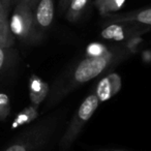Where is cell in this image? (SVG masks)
<instances>
[{
  "label": "cell",
  "mask_w": 151,
  "mask_h": 151,
  "mask_svg": "<svg viewBox=\"0 0 151 151\" xmlns=\"http://www.w3.org/2000/svg\"><path fill=\"white\" fill-rule=\"evenodd\" d=\"M148 29V26L137 23H110V25L101 31V35L106 40L119 42L142 34Z\"/></svg>",
  "instance_id": "cell-5"
},
{
  "label": "cell",
  "mask_w": 151,
  "mask_h": 151,
  "mask_svg": "<svg viewBox=\"0 0 151 151\" xmlns=\"http://www.w3.org/2000/svg\"><path fill=\"white\" fill-rule=\"evenodd\" d=\"M99 104V101L95 95V93L88 95L84 99V101L81 104L80 108L78 109L77 113L73 116V120L69 123L67 129L63 134V137L61 138L60 143H59L61 151H66L71 146L73 142L79 136L85 123L90 119L91 116L96 111Z\"/></svg>",
  "instance_id": "cell-4"
},
{
  "label": "cell",
  "mask_w": 151,
  "mask_h": 151,
  "mask_svg": "<svg viewBox=\"0 0 151 151\" xmlns=\"http://www.w3.org/2000/svg\"><path fill=\"white\" fill-rule=\"evenodd\" d=\"M0 1H1V3H2L7 9H9L12 3H13V0H0Z\"/></svg>",
  "instance_id": "cell-19"
},
{
  "label": "cell",
  "mask_w": 151,
  "mask_h": 151,
  "mask_svg": "<svg viewBox=\"0 0 151 151\" xmlns=\"http://www.w3.org/2000/svg\"><path fill=\"white\" fill-rule=\"evenodd\" d=\"M90 1L91 0H69L67 9L64 13L67 21L75 23L80 20V18L88 7Z\"/></svg>",
  "instance_id": "cell-11"
},
{
  "label": "cell",
  "mask_w": 151,
  "mask_h": 151,
  "mask_svg": "<svg viewBox=\"0 0 151 151\" xmlns=\"http://www.w3.org/2000/svg\"><path fill=\"white\" fill-rule=\"evenodd\" d=\"M56 125V117L45 118L24 130L3 151H40L48 143Z\"/></svg>",
  "instance_id": "cell-2"
},
{
  "label": "cell",
  "mask_w": 151,
  "mask_h": 151,
  "mask_svg": "<svg viewBox=\"0 0 151 151\" xmlns=\"http://www.w3.org/2000/svg\"><path fill=\"white\" fill-rule=\"evenodd\" d=\"M11 113V101L5 93H0V121L9 117Z\"/></svg>",
  "instance_id": "cell-15"
},
{
  "label": "cell",
  "mask_w": 151,
  "mask_h": 151,
  "mask_svg": "<svg viewBox=\"0 0 151 151\" xmlns=\"http://www.w3.org/2000/svg\"><path fill=\"white\" fill-rule=\"evenodd\" d=\"M120 89H121V78L118 73H112L99 81L95 90V95L99 99V103H103L117 94Z\"/></svg>",
  "instance_id": "cell-7"
},
{
  "label": "cell",
  "mask_w": 151,
  "mask_h": 151,
  "mask_svg": "<svg viewBox=\"0 0 151 151\" xmlns=\"http://www.w3.org/2000/svg\"><path fill=\"white\" fill-rule=\"evenodd\" d=\"M69 3V0H59V3H58V9L60 14H64L65 11L67 9V5Z\"/></svg>",
  "instance_id": "cell-17"
},
{
  "label": "cell",
  "mask_w": 151,
  "mask_h": 151,
  "mask_svg": "<svg viewBox=\"0 0 151 151\" xmlns=\"http://www.w3.org/2000/svg\"><path fill=\"white\" fill-rule=\"evenodd\" d=\"M36 30L42 38L44 32L51 27L55 16L54 0H40L33 9Z\"/></svg>",
  "instance_id": "cell-6"
},
{
  "label": "cell",
  "mask_w": 151,
  "mask_h": 151,
  "mask_svg": "<svg viewBox=\"0 0 151 151\" xmlns=\"http://www.w3.org/2000/svg\"><path fill=\"white\" fill-rule=\"evenodd\" d=\"M40 0H13V2L18 3V2H22V3H26V4L30 5L31 7H35V5L37 4V2Z\"/></svg>",
  "instance_id": "cell-18"
},
{
  "label": "cell",
  "mask_w": 151,
  "mask_h": 151,
  "mask_svg": "<svg viewBox=\"0 0 151 151\" xmlns=\"http://www.w3.org/2000/svg\"><path fill=\"white\" fill-rule=\"evenodd\" d=\"M30 101L34 107L38 106L49 93V85L44 83L37 77L30 79Z\"/></svg>",
  "instance_id": "cell-10"
},
{
  "label": "cell",
  "mask_w": 151,
  "mask_h": 151,
  "mask_svg": "<svg viewBox=\"0 0 151 151\" xmlns=\"http://www.w3.org/2000/svg\"><path fill=\"white\" fill-rule=\"evenodd\" d=\"M125 55L121 49H107L105 53L99 56L87 57L82 60L67 76L61 78L52 88L49 99V106L56 104L61 97L68 92L81 86L84 83L99 77L101 73L119 62Z\"/></svg>",
  "instance_id": "cell-1"
},
{
  "label": "cell",
  "mask_w": 151,
  "mask_h": 151,
  "mask_svg": "<svg viewBox=\"0 0 151 151\" xmlns=\"http://www.w3.org/2000/svg\"><path fill=\"white\" fill-rule=\"evenodd\" d=\"M104 151H123V150H104Z\"/></svg>",
  "instance_id": "cell-20"
},
{
  "label": "cell",
  "mask_w": 151,
  "mask_h": 151,
  "mask_svg": "<svg viewBox=\"0 0 151 151\" xmlns=\"http://www.w3.org/2000/svg\"><path fill=\"white\" fill-rule=\"evenodd\" d=\"M107 48L103 46L101 44H90L87 48V56L88 57H95V56H99L103 53L106 52Z\"/></svg>",
  "instance_id": "cell-16"
},
{
  "label": "cell",
  "mask_w": 151,
  "mask_h": 151,
  "mask_svg": "<svg viewBox=\"0 0 151 151\" xmlns=\"http://www.w3.org/2000/svg\"><path fill=\"white\" fill-rule=\"evenodd\" d=\"M36 117H37V112H36V108L34 107V106L33 107L26 108L25 110H23V111L16 117L12 127L16 128V127H19V126L28 124V123H30L32 120L35 119Z\"/></svg>",
  "instance_id": "cell-13"
},
{
  "label": "cell",
  "mask_w": 151,
  "mask_h": 151,
  "mask_svg": "<svg viewBox=\"0 0 151 151\" xmlns=\"http://www.w3.org/2000/svg\"><path fill=\"white\" fill-rule=\"evenodd\" d=\"M15 51L7 47L0 46V75L9 68L15 59Z\"/></svg>",
  "instance_id": "cell-14"
},
{
  "label": "cell",
  "mask_w": 151,
  "mask_h": 151,
  "mask_svg": "<svg viewBox=\"0 0 151 151\" xmlns=\"http://www.w3.org/2000/svg\"><path fill=\"white\" fill-rule=\"evenodd\" d=\"M33 9L26 3L18 2L9 19V29L13 35L26 44H35L42 40L36 30Z\"/></svg>",
  "instance_id": "cell-3"
},
{
  "label": "cell",
  "mask_w": 151,
  "mask_h": 151,
  "mask_svg": "<svg viewBox=\"0 0 151 151\" xmlns=\"http://www.w3.org/2000/svg\"><path fill=\"white\" fill-rule=\"evenodd\" d=\"M110 23H137L151 26V7L137 9L124 14H115L108 16Z\"/></svg>",
  "instance_id": "cell-8"
},
{
  "label": "cell",
  "mask_w": 151,
  "mask_h": 151,
  "mask_svg": "<svg viewBox=\"0 0 151 151\" xmlns=\"http://www.w3.org/2000/svg\"><path fill=\"white\" fill-rule=\"evenodd\" d=\"M9 9L0 1V46L11 48L15 44V36L9 29Z\"/></svg>",
  "instance_id": "cell-9"
},
{
  "label": "cell",
  "mask_w": 151,
  "mask_h": 151,
  "mask_svg": "<svg viewBox=\"0 0 151 151\" xmlns=\"http://www.w3.org/2000/svg\"><path fill=\"white\" fill-rule=\"evenodd\" d=\"M126 0H94V6L99 15L108 17L120 11L125 4Z\"/></svg>",
  "instance_id": "cell-12"
}]
</instances>
